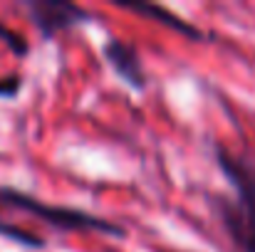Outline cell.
<instances>
[{
	"instance_id": "7",
	"label": "cell",
	"mask_w": 255,
	"mask_h": 252,
	"mask_svg": "<svg viewBox=\"0 0 255 252\" xmlns=\"http://www.w3.org/2000/svg\"><path fill=\"white\" fill-rule=\"evenodd\" d=\"M22 75H7L0 77V99H15L22 89Z\"/></svg>"
},
{
	"instance_id": "5",
	"label": "cell",
	"mask_w": 255,
	"mask_h": 252,
	"mask_svg": "<svg viewBox=\"0 0 255 252\" xmlns=\"http://www.w3.org/2000/svg\"><path fill=\"white\" fill-rule=\"evenodd\" d=\"M119 5H122L124 10H129V12H136V15H141V17H149V20H154V22L169 27V30L183 35V37H188V40H193V42L206 40V32H203L198 25L188 22L186 17H181L178 12H173L166 5H159V2H119Z\"/></svg>"
},
{
	"instance_id": "3",
	"label": "cell",
	"mask_w": 255,
	"mask_h": 252,
	"mask_svg": "<svg viewBox=\"0 0 255 252\" xmlns=\"http://www.w3.org/2000/svg\"><path fill=\"white\" fill-rule=\"evenodd\" d=\"M22 5L27 10L30 22L40 32L42 42H50L60 32H67L72 27L99 20L94 12H89L87 7L70 2V0H25Z\"/></svg>"
},
{
	"instance_id": "6",
	"label": "cell",
	"mask_w": 255,
	"mask_h": 252,
	"mask_svg": "<svg viewBox=\"0 0 255 252\" xmlns=\"http://www.w3.org/2000/svg\"><path fill=\"white\" fill-rule=\"evenodd\" d=\"M0 42H2L17 60H25V57L30 55V42L25 40V35L17 32V30H12V27L5 25V22H0Z\"/></svg>"
},
{
	"instance_id": "1",
	"label": "cell",
	"mask_w": 255,
	"mask_h": 252,
	"mask_svg": "<svg viewBox=\"0 0 255 252\" xmlns=\"http://www.w3.org/2000/svg\"><path fill=\"white\" fill-rule=\"evenodd\" d=\"M213 159L226 175L233 195L206 193V203L238 252H255V161L213 144Z\"/></svg>"
},
{
	"instance_id": "4",
	"label": "cell",
	"mask_w": 255,
	"mask_h": 252,
	"mask_svg": "<svg viewBox=\"0 0 255 252\" xmlns=\"http://www.w3.org/2000/svg\"><path fill=\"white\" fill-rule=\"evenodd\" d=\"M102 60L112 67V72L127 84L131 86L134 91H144L149 77H146V67H144V60H141V52L134 42L129 40H122V37H114L109 35L102 45Z\"/></svg>"
},
{
	"instance_id": "2",
	"label": "cell",
	"mask_w": 255,
	"mask_h": 252,
	"mask_svg": "<svg viewBox=\"0 0 255 252\" xmlns=\"http://www.w3.org/2000/svg\"><path fill=\"white\" fill-rule=\"evenodd\" d=\"M2 210L25 213L60 233H102V235H112V238L127 235L124 225H119L104 215L89 213L85 208H75V205L45 203L42 198H37L22 188H15V185H0V220H5Z\"/></svg>"
}]
</instances>
